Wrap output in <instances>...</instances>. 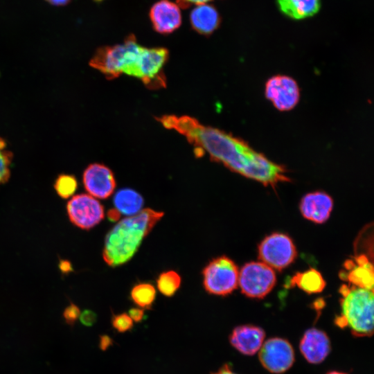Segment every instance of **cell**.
<instances>
[{
    "mask_svg": "<svg viewBox=\"0 0 374 374\" xmlns=\"http://www.w3.org/2000/svg\"><path fill=\"white\" fill-rule=\"evenodd\" d=\"M114 204L121 214L132 216L142 211L144 204L143 197L131 188H122L114 195Z\"/></svg>",
    "mask_w": 374,
    "mask_h": 374,
    "instance_id": "19",
    "label": "cell"
},
{
    "mask_svg": "<svg viewBox=\"0 0 374 374\" xmlns=\"http://www.w3.org/2000/svg\"><path fill=\"white\" fill-rule=\"evenodd\" d=\"M111 344L112 339L108 336L103 335L100 337L99 346L102 350H106Z\"/></svg>",
    "mask_w": 374,
    "mask_h": 374,
    "instance_id": "31",
    "label": "cell"
},
{
    "mask_svg": "<svg viewBox=\"0 0 374 374\" xmlns=\"http://www.w3.org/2000/svg\"><path fill=\"white\" fill-rule=\"evenodd\" d=\"M177 4L180 8H187L192 6H197L200 4L208 3L212 0H177Z\"/></svg>",
    "mask_w": 374,
    "mask_h": 374,
    "instance_id": "28",
    "label": "cell"
},
{
    "mask_svg": "<svg viewBox=\"0 0 374 374\" xmlns=\"http://www.w3.org/2000/svg\"><path fill=\"white\" fill-rule=\"evenodd\" d=\"M131 299L141 308H150L156 297L154 287L148 283L136 285L131 290Z\"/></svg>",
    "mask_w": 374,
    "mask_h": 374,
    "instance_id": "21",
    "label": "cell"
},
{
    "mask_svg": "<svg viewBox=\"0 0 374 374\" xmlns=\"http://www.w3.org/2000/svg\"><path fill=\"white\" fill-rule=\"evenodd\" d=\"M265 95L279 111L294 109L300 99V89L296 81L286 75H276L265 83Z\"/></svg>",
    "mask_w": 374,
    "mask_h": 374,
    "instance_id": "10",
    "label": "cell"
},
{
    "mask_svg": "<svg viewBox=\"0 0 374 374\" xmlns=\"http://www.w3.org/2000/svg\"><path fill=\"white\" fill-rule=\"evenodd\" d=\"M327 374H347V373L339 372V371H331V372L328 373Z\"/></svg>",
    "mask_w": 374,
    "mask_h": 374,
    "instance_id": "34",
    "label": "cell"
},
{
    "mask_svg": "<svg viewBox=\"0 0 374 374\" xmlns=\"http://www.w3.org/2000/svg\"><path fill=\"white\" fill-rule=\"evenodd\" d=\"M44 1L53 6H65L71 1V0H44Z\"/></svg>",
    "mask_w": 374,
    "mask_h": 374,
    "instance_id": "33",
    "label": "cell"
},
{
    "mask_svg": "<svg viewBox=\"0 0 374 374\" xmlns=\"http://www.w3.org/2000/svg\"><path fill=\"white\" fill-rule=\"evenodd\" d=\"M168 51L162 47L141 46L134 64L126 75L140 79L151 89L166 86L163 67L168 61Z\"/></svg>",
    "mask_w": 374,
    "mask_h": 374,
    "instance_id": "4",
    "label": "cell"
},
{
    "mask_svg": "<svg viewBox=\"0 0 374 374\" xmlns=\"http://www.w3.org/2000/svg\"><path fill=\"white\" fill-rule=\"evenodd\" d=\"M212 374H238L233 371L231 368L228 364L223 365L217 371L213 373Z\"/></svg>",
    "mask_w": 374,
    "mask_h": 374,
    "instance_id": "32",
    "label": "cell"
},
{
    "mask_svg": "<svg viewBox=\"0 0 374 374\" xmlns=\"http://www.w3.org/2000/svg\"><path fill=\"white\" fill-rule=\"evenodd\" d=\"M290 287L297 286L308 294L321 292L326 287V281L321 273L315 269L297 272L290 280Z\"/></svg>",
    "mask_w": 374,
    "mask_h": 374,
    "instance_id": "20",
    "label": "cell"
},
{
    "mask_svg": "<svg viewBox=\"0 0 374 374\" xmlns=\"http://www.w3.org/2000/svg\"><path fill=\"white\" fill-rule=\"evenodd\" d=\"M128 315L136 322H140L144 316V311L141 308H132L128 312Z\"/></svg>",
    "mask_w": 374,
    "mask_h": 374,
    "instance_id": "29",
    "label": "cell"
},
{
    "mask_svg": "<svg viewBox=\"0 0 374 374\" xmlns=\"http://www.w3.org/2000/svg\"><path fill=\"white\" fill-rule=\"evenodd\" d=\"M150 19L154 30L168 35L178 29L181 25V8L170 0H159L151 7Z\"/></svg>",
    "mask_w": 374,
    "mask_h": 374,
    "instance_id": "12",
    "label": "cell"
},
{
    "mask_svg": "<svg viewBox=\"0 0 374 374\" xmlns=\"http://www.w3.org/2000/svg\"><path fill=\"white\" fill-rule=\"evenodd\" d=\"M181 277L178 273L170 270L162 272L157 280L159 291L166 296H173L181 285Z\"/></svg>",
    "mask_w": 374,
    "mask_h": 374,
    "instance_id": "22",
    "label": "cell"
},
{
    "mask_svg": "<svg viewBox=\"0 0 374 374\" xmlns=\"http://www.w3.org/2000/svg\"><path fill=\"white\" fill-rule=\"evenodd\" d=\"M107 217L112 222H116L121 217V213L116 208H111L107 212Z\"/></svg>",
    "mask_w": 374,
    "mask_h": 374,
    "instance_id": "30",
    "label": "cell"
},
{
    "mask_svg": "<svg viewBox=\"0 0 374 374\" xmlns=\"http://www.w3.org/2000/svg\"><path fill=\"white\" fill-rule=\"evenodd\" d=\"M189 20L192 28L205 36L211 35L220 24L218 11L208 3L195 6L190 13Z\"/></svg>",
    "mask_w": 374,
    "mask_h": 374,
    "instance_id": "17",
    "label": "cell"
},
{
    "mask_svg": "<svg viewBox=\"0 0 374 374\" xmlns=\"http://www.w3.org/2000/svg\"><path fill=\"white\" fill-rule=\"evenodd\" d=\"M330 341L327 334L313 328L307 330L299 344L304 358L310 364H320L330 352Z\"/></svg>",
    "mask_w": 374,
    "mask_h": 374,
    "instance_id": "13",
    "label": "cell"
},
{
    "mask_svg": "<svg viewBox=\"0 0 374 374\" xmlns=\"http://www.w3.org/2000/svg\"><path fill=\"white\" fill-rule=\"evenodd\" d=\"M333 207L332 197L324 192L317 191L304 195L299 208L303 217L317 224L328 220Z\"/></svg>",
    "mask_w": 374,
    "mask_h": 374,
    "instance_id": "14",
    "label": "cell"
},
{
    "mask_svg": "<svg viewBox=\"0 0 374 374\" xmlns=\"http://www.w3.org/2000/svg\"><path fill=\"white\" fill-rule=\"evenodd\" d=\"M265 337L262 328L253 325H242L233 330L229 341L232 346L242 354L253 355L259 351Z\"/></svg>",
    "mask_w": 374,
    "mask_h": 374,
    "instance_id": "15",
    "label": "cell"
},
{
    "mask_svg": "<svg viewBox=\"0 0 374 374\" xmlns=\"http://www.w3.org/2000/svg\"><path fill=\"white\" fill-rule=\"evenodd\" d=\"M112 324L118 332H125L132 329L133 321L126 313H121L113 316Z\"/></svg>",
    "mask_w": 374,
    "mask_h": 374,
    "instance_id": "25",
    "label": "cell"
},
{
    "mask_svg": "<svg viewBox=\"0 0 374 374\" xmlns=\"http://www.w3.org/2000/svg\"><path fill=\"white\" fill-rule=\"evenodd\" d=\"M77 187V180L71 175L62 174L59 175L54 184L55 191L63 199L71 197L75 192Z\"/></svg>",
    "mask_w": 374,
    "mask_h": 374,
    "instance_id": "23",
    "label": "cell"
},
{
    "mask_svg": "<svg viewBox=\"0 0 374 374\" xmlns=\"http://www.w3.org/2000/svg\"><path fill=\"white\" fill-rule=\"evenodd\" d=\"M80 314V310L79 308L75 304L71 303L64 310L63 317L68 325L73 326L79 318Z\"/></svg>",
    "mask_w": 374,
    "mask_h": 374,
    "instance_id": "26",
    "label": "cell"
},
{
    "mask_svg": "<svg viewBox=\"0 0 374 374\" xmlns=\"http://www.w3.org/2000/svg\"><path fill=\"white\" fill-rule=\"evenodd\" d=\"M202 276L204 287L211 294L226 296L238 286V266L226 256L211 260L203 269Z\"/></svg>",
    "mask_w": 374,
    "mask_h": 374,
    "instance_id": "5",
    "label": "cell"
},
{
    "mask_svg": "<svg viewBox=\"0 0 374 374\" xmlns=\"http://www.w3.org/2000/svg\"><path fill=\"white\" fill-rule=\"evenodd\" d=\"M83 184L88 193L98 199H107L114 193L116 183L112 171L106 166L92 163L84 170Z\"/></svg>",
    "mask_w": 374,
    "mask_h": 374,
    "instance_id": "11",
    "label": "cell"
},
{
    "mask_svg": "<svg viewBox=\"0 0 374 374\" xmlns=\"http://www.w3.org/2000/svg\"><path fill=\"white\" fill-rule=\"evenodd\" d=\"M276 276L274 269L262 262H249L239 271L238 285L245 296L262 299L274 288Z\"/></svg>",
    "mask_w": 374,
    "mask_h": 374,
    "instance_id": "6",
    "label": "cell"
},
{
    "mask_svg": "<svg viewBox=\"0 0 374 374\" xmlns=\"http://www.w3.org/2000/svg\"><path fill=\"white\" fill-rule=\"evenodd\" d=\"M341 312L335 319L339 328H348L357 337L373 332V290L342 285L339 289Z\"/></svg>",
    "mask_w": 374,
    "mask_h": 374,
    "instance_id": "3",
    "label": "cell"
},
{
    "mask_svg": "<svg viewBox=\"0 0 374 374\" xmlns=\"http://www.w3.org/2000/svg\"><path fill=\"white\" fill-rule=\"evenodd\" d=\"M79 319L84 326H91L96 322L97 315L94 312L90 310H85L80 313Z\"/></svg>",
    "mask_w": 374,
    "mask_h": 374,
    "instance_id": "27",
    "label": "cell"
},
{
    "mask_svg": "<svg viewBox=\"0 0 374 374\" xmlns=\"http://www.w3.org/2000/svg\"><path fill=\"white\" fill-rule=\"evenodd\" d=\"M13 154L8 150L6 141L0 137V185L6 183L10 177Z\"/></svg>",
    "mask_w": 374,
    "mask_h": 374,
    "instance_id": "24",
    "label": "cell"
},
{
    "mask_svg": "<svg viewBox=\"0 0 374 374\" xmlns=\"http://www.w3.org/2000/svg\"><path fill=\"white\" fill-rule=\"evenodd\" d=\"M258 255L261 262L280 271L294 262L297 251L292 240L287 235L274 233L260 242Z\"/></svg>",
    "mask_w": 374,
    "mask_h": 374,
    "instance_id": "7",
    "label": "cell"
},
{
    "mask_svg": "<svg viewBox=\"0 0 374 374\" xmlns=\"http://www.w3.org/2000/svg\"><path fill=\"white\" fill-rule=\"evenodd\" d=\"M280 11L294 19H303L316 15L321 0H277Z\"/></svg>",
    "mask_w": 374,
    "mask_h": 374,
    "instance_id": "18",
    "label": "cell"
},
{
    "mask_svg": "<svg viewBox=\"0 0 374 374\" xmlns=\"http://www.w3.org/2000/svg\"><path fill=\"white\" fill-rule=\"evenodd\" d=\"M163 216V212L147 208L120 220L105 237L103 250L105 262L112 267L128 262Z\"/></svg>",
    "mask_w": 374,
    "mask_h": 374,
    "instance_id": "2",
    "label": "cell"
},
{
    "mask_svg": "<svg viewBox=\"0 0 374 374\" xmlns=\"http://www.w3.org/2000/svg\"><path fill=\"white\" fill-rule=\"evenodd\" d=\"M258 352L261 364L271 373H283L294 362L292 346L287 340L280 337H272L265 341Z\"/></svg>",
    "mask_w": 374,
    "mask_h": 374,
    "instance_id": "8",
    "label": "cell"
},
{
    "mask_svg": "<svg viewBox=\"0 0 374 374\" xmlns=\"http://www.w3.org/2000/svg\"><path fill=\"white\" fill-rule=\"evenodd\" d=\"M157 120L168 130L184 136L195 148L197 157L207 152L213 161L222 163L230 170L273 188L289 182L283 165L269 160L253 150L247 142L220 129L206 126L188 116L163 115Z\"/></svg>",
    "mask_w": 374,
    "mask_h": 374,
    "instance_id": "1",
    "label": "cell"
},
{
    "mask_svg": "<svg viewBox=\"0 0 374 374\" xmlns=\"http://www.w3.org/2000/svg\"><path fill=\"white\" fill-rule=\"evenodd\" d=\"M66 211L70 221L84 230L94 227L105 217L104 206L88 194L73 196L66 204Z\"/></svg>",
    "mask_w": 374,
    "mask_h": 374,
    "instance_id": "9",
    "label": "cell"
},
{
    "mask_svg": "<svg viewBox=\"0 0 374 374\" xmlns=\"http://www.w3.org/2000/svg\"><path fill=\"white\" fill-rule=\"evenodd\" d=\"M344 267L348 272L341 271V277L344 276L351 285L373 290V266L366 255L346 260Z\"/></svg>",
    "mask_w": 374,
    "mask_h": 374,
    "instance_id": "16",
    "label": "cell"
}]
</instances>
